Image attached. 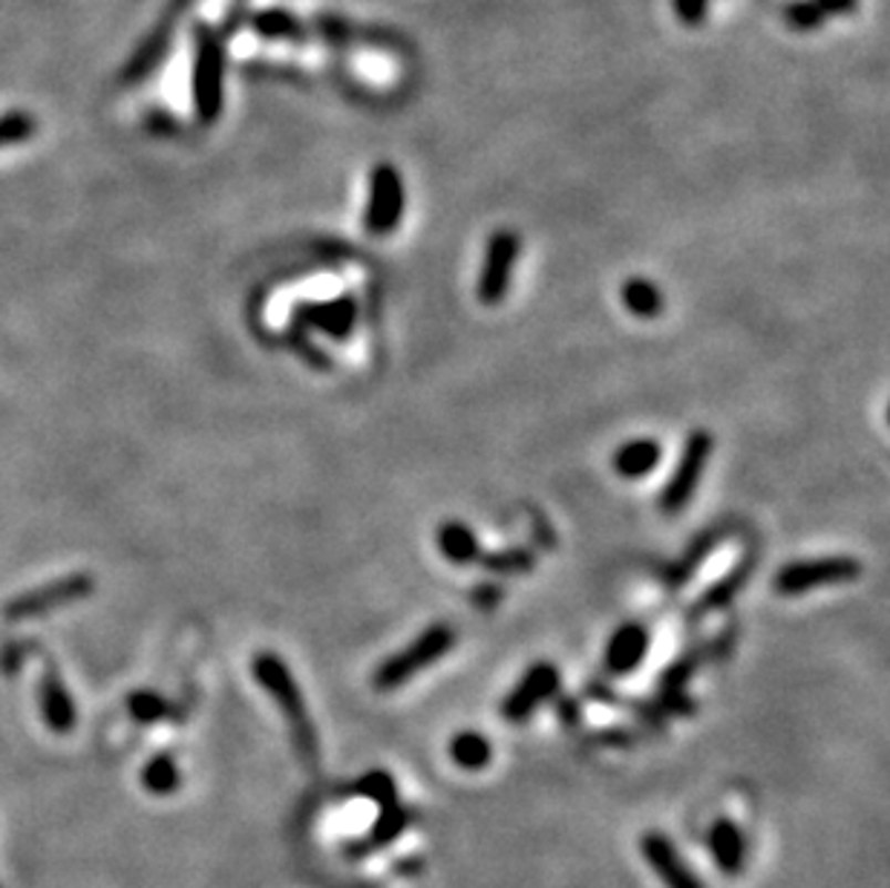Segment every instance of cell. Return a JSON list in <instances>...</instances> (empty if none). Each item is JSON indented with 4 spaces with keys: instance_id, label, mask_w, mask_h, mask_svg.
I'll use <instances>...</instances> for the list:
<instances>
[{
    "instance_id": "obj_1",
    "label": "cell",
    "mask_w": 890,
    "mask_h": 888,
    "mask_svg": "<svg viewBox=\"0 0 890 888\" xmlns=\"http://www.w3.org/2000/svg\"><path fill=\"white\" fill-rule=\"evenodd\" d=\"M253 678L257 684L277 701V706L282 710L286 721H289V730L294 735L297 753L303 758L306 765H318V730L309 721V710H306L303 692L297 686L294 675L289 672V667L280 661L271 652H262V655L253 658Z\"/></svg>"
},
{
    "instance_id": "obj_2",
    "label": "cell",
    "mask_w": 890,
    "mask_h": 888,
    "mask_svg": "<svg viewBox=\"0 0 890 888\" xmlns=\"http://www.w3.org/2000/svg\"><path fill=\"white\" fill-rule=\"evenodd\" d=\"M453 647H456V629L447 627V623L427 627L410 647L399 649L395 655L377 663L375 675H372V686L381 692L399 690L406 681H413L421 670H427V667L442 661Z\"/></svg>"
},
{
    "instance_id": "obj_3",
    "label": "cell",
    "mask_w": 890,
    "mask_h": 888,
    "mask_svg": "<svg viewBox=\"0 0 890 888\" xmlns=\"http://www.w3.org/2000/svg\"><path fill=\"white\" fill-rule=\"evenodd\" d=\"M194 113L203 124H214L225 107V47L210 27L199 23L194 35Z\"/></svg>"
},
{
    "instance_id": "obj_4",
    "label": "cell",
    "mask_w": 890,
    "mask_h": 888,
    "mask_svg": "<svg viewBox=\"0 0 890 888\" xmlns=\"http://www.w3.org/2000/svg\"><path fill=\"white\" fill-rule=\"evenodd\" d=\"M861 575V562L856 557H821V560H796L778 568L773 586L784 598H796L807 591L841 586Z\"/></svg>"
},
{
    "instance_id": "obj_5",
    "label": "cell",
    "mask_w": 890,
    "mask_h": 888,
    "mask_svg": "<svg viewBox=\"0 0 890 888\" xmlns=\"http://www.w3.org/2000/svg\"><path fill=\"white\" fill-rule=\"evenodd\" d=\"M712 444H715L712 442V433H706V430H695V433L686 438L681 460L674 465L666 488H663V494H660L658 499V505L666 510V514H677V510L686 508L689 499L695 496L697 482H701L703 471L710 465Z\"/></svg>"
},
{
    "instance_id": "obj_6",
    "label": "cell",
    "mask_w": 890,
    "mask_h": 888,
    "mask_svg": "<svg viewBox=\"0 0 890 888\" xmlns=\"http://www.w3.org/2000/svg\"><path fill=\"white\" fill-rule=\"evenodd\" d=\"M404 217V179L399 168L390 162H381L372 171L370 179V203L363 214V228L375 237H386L399 228Z\"/></svg>"
},
{
    "instance_id": "obj_7",
    "label": "cell",
    "mask_w": 890,
    "mask_h": 888,
    "mask_svg": "<svg viewBox=\"0 0 890 888\" xmlns=\"http://www.w3.org/2000/svg\"><path fill=\"white\" fill-rule=\"evenodd\" d=\"M93 589H95V580L90 575L61 577V580L50 582V586H44V589L23 591V595H18V598L9 600V603L3 606V618L7 620L41 618V615L55 612V609H61V606L90 598Z\"/></svg>"
},
{
    "instance_id": "obj_8",
    "label": "cell",
    "mask_w": 890,
    "mask_h": 888,
    "mask_svg": "<svg viewBox=\"0 0 890 888\" xmlns=\"http://www.w3.org/2000/svg\"><path fill=\"white\" fill-rule=\"evenodd\" d=\"M521 251V240L519 234L510 231V228H499L493 231L490 242H487V255H485V266H482V275H478V300L487 303V307H496L501 303L510 289V277H514L516 260H519Z\"/></svg>"
},
{
    "instance_id": "obj_9",
    "label": "cell",
    "mask_w": 890,
    "mask_h": 888,
    "mask_svg": "<svg viewBox=\"0 0 890 888\" xmlns=\"http://www.w3.org/2000/svg\"><path fill=\"white\" fill-rule=\"evenodd\" d=\"M559 690V670L553 663L539 661L534 663L525 675L519 678V684L507 692V699L501 701V715L514 724H521L525 719L539 710L548 699H553Z\"/></svg>"
},
{
    "instance_id": "obj_10",
    "label": "cell",
    "mask_w": 890,
    "mask_h": 888,
    "mask_svg": "<svg viewBox=\"0 0 890 888\" xmlns=\"http://www.w3.org/2000/svg\"><path fill=\"white\" fill-rule=\"evenodd\" d=\"M188 7H190V0H170V3H167L165 16L159 18L156 27H153L151 35L142 41L138 52L133 55V61L127 64V70H124V81L138 84L142 79H147V73H151L153 66L162 61V55H165L167 41H170V32L176 30V23H179V18L185 16V9Z\"/></svg>"
},
{
    "instance_id": "obj_11",
    "label": "cell",
    "mask_w": 890,
    "mask_h": 888,
    "mask_svg": "<svg viewBox=\"0 0 890 888\" xmlns=\"http://www.w3.org/2000/svg\"><path fill=\"white\" fill-rule=\"evenodd\" d=\"M640 848H643L645 863L652 866V871L658 874L660 882L666 888H703L701 880L695 877V871L683 863L677 848L669 843L666 834H658V830L645 834Z\"/></svg>"
},
{
    "instance_id": "obj_12",
    "label": "cell",
    "mask_w": 890,
    "mask_h": 888,
    "mask_svg": "<svg viewBox=\"0 0 890 888\" xmlns=\"http://www.w3.org/2000/svg\"><path fill=\"white\" fill-rule=\"evenodd\" d=\"M649 643H652V634L643 623L638 620H629L620 629H614V634L606 643V670L611 675H629L643 663L645 652H649Z\"/></svg>"
},
{
    "instance_id": "obj_13",
    "label": "cell",
    "mask_w": 890,
    "mask_h": 888,
    "mask_svg": "<svg viewBox=\"0 0 890 888\" xmlns=\"http://www.w3.org/2000/svg\"><path fill=\"white\" fill-rule=\"evenodd\" d=\"M297 321L303 327H318L332 338H349L352 327L358 321V307L352 295H343L338 300H327V303H309L297 312Z\"/></svg>"
},
{
    "instance_id": "obj_14",
    "label": "cell",
    "mask_w": 890,
    "mask_h": 888,
    "mask_svg": "<svg viewBox=\"0 0 890 888\" xmlns=\"http://www.w3.org/2000/svg\"><path fill=\"white\" fill-rule=\"evenodd\" d=\"M41 710H44V721L52 733H70L75 727L73 695L52 667H46L44 678H41Z\"/></svg>"
},
{
    "instance_id": "obj_15",
    "label": "cell",
    "mask_w": 890,
    "mask_h": 888,
    "mask_svg": "<svg viewBox=\"0 0 890 888\" xmlns=\"http://www.w3.org/2000/svg\"><path fill=\"white\" fill-rule=\"evenodd\" d=\"M710 851L715 857V866L724 874H741L746 866V837L744 830L732 819H717L710 828Z\"/></svg>"
},
{
    "instance_id": "obj_16",
    "label": "cell",
    "mask_w": 890,
    "mask_h": 888,
    "mask_svg": "<svg viewBox=\"0 0 890 888\" xmlns=\"http://www.w3.org/2000/svg\"><path fill=\"white\" fill-rule=\"evenodd\" d=\"M660 460H663V447H660L658 438H629L611 456V467L623 479H640V476L652 474L654 467L660 465Z\"/></svg>"
},
{
    "instance_id": "obj_17",
    "label": "cell",
    "mask_w": 890,
    "mask_h": 888,
    "mask_svg": "<svg viewBox=\"0 0 890 888\" xmlns=\"http://www.w3.org/2000/svg\"><path fill=\"white\" fill-rule=\"evenodd\" d=\"M438 551L456 566H470L482 557V546L478 537L473 534L470 525L464 523H444L438 528Z\"/></svg>"
},
{
    "instance_id": "obj_18",
    "label": "cell",
    "mask_w": 890,
    "mask_h": 888,
    "mask_svg": "<svg viewBox=\"0 0 890 888\" xmlns=\"http://www.w3.org/2000/svg\"><path fill=\"white\" fill-rule=\"evenodd\" d=\"M620 295H623L625 309H629L634 318H643V321L658 318V314L663 312V303H666L663 291H660L649 277H629Z\"/></svg>"
},
{
    "instance_id": "obj_19",
    "label": "cell",
    "mask_w": 890,
    "mask_h": 888,
    "mask_svg": "<svg viewBox=\"0 0 890 888\" xmlns=\"http://www.w3.org/2000/svg\"><path fill=\"white\" fill-rule=\"evenodd\" d=\"M449 758L464 771H482V767L490 765L493 758L490 739L476 733V730H464L449 742Z\"/></svg>"
},
{
    "instance_id": "obj_20",
    "label": "cell",
    "mask_w": 890,
    "mask_h": 888,
    "mask_svg": "<svg viewBox=\"0 0 890 888\" xmlns=\"http://www.w3.org/2000/svg\"><path fill=\"white\" fill-rule=\"evenodd\" d=\"M253 30H257V35L271 38V41H300L303 38V23L286 9H266L260 16H253Z\"/></svg>"
},
{
    "instance_id": "obj_21",
    "label": "cell",
    "mask_w": 890,
    "mask_h": 888,
    "mask_svg": "<svg viewBox=\"0 0 890 888\" xmlns=\"http://www.w3.org/2000/svg\"><path fill=\"white\" fill-rule=\"evenodd\" d=\"M142 782H145V787L151 791V794L156 796H167L174 794L176 787L182 785V773L179 767H176V762L167 753H159V756H153L151 762L145 765V771H142Z\"/></svg>"
},
{
    "instance_id": "obj_22",
    "label": "cell",
    "mask_w": 890,
    "mask_h": 888,
    "mask_svg": "<svg viewBox=\"0 0 890 888\" xmlns=\"http://www.w3.org/2000/svg\"><path fill=\"white\" fill-rule=\"evenodd\" d=\"M406 823H410V816H406V810L401 808L399 802L381 808V816H377L375 825H372L370 839L361 845V851H370V848H381V845L392 843V839L399 837L401 830L406 828Z\"/></svg>"
},
{
    "instance_id": "obj_23",
    "label": "cell",
    "mask_w": 890,
    "mask_h": 888,
    "mask_svg": "<svg viewBox=\"0 0 890 888\" xmlns=\"http://www.w3.org/2000/svg\"><path fill=\"white\" fill-rule=\"evenodd\" d=\"M746 575H749V562H744V566L735 568V571L726 575L724 580H717L715 586H712V589L695 603V615L712 612V609H721V606H729V600L735 598V595L741 591V586H744Z\"/></svg>"
},
{
    "instance_id": "obj_24",
    "label": "cell",
    "mask_w": 890,
    "mask_h": 888,
    "mask_svg": "<svg viewBox=\"0 0 890 888\" xmlns=\"http://www.w3.org/2000/svg\"><path fill=\"white\" fill-rule=\"evenodd\" d=\"M478 560H482V566L487 571H496V575H521V571H530L536 562L534 554L525 551V548H505V551L482 554Z\"/></svg>"
},
{
    "instance_id": "obj_25",
    "label": "cell",
    "mask_w": 890,
    "mask_h": 888,
    "mask_svg": "<svg viewBox=\"0 0 890 888\" xmlns=\"http://www.w3.org/2000/svg\"><path fill=\"white\" fill-rule=\"evenodd\" d=\"M35 127H38L35 118H32L30 113H23V110H9V113H3V116H0V151H3V147L21 145V142L32 138Z\"/></svg>"
},
{
    "instance_id": "obj_26",
    "label": "cell",
    "mask_w": 890,
    "mask_h": 888,
    "mask_svg": "<svg viewBox=\"0 0 890 888\" xmlns=\"http://www.w3.org/2000/svg\"><path fill=\"white\" fill-rule=\"evenodd\" d=\"M358 794H363L366 799L377 802L381 808L386 805H395L399 802V791H395V782H392L390 773L384 771H372L366 773L361 782H358Z\"/></svg>"
},
{
    "instance_id": "obj_27",
    "label": "cell",
    "mask_w": 890,
    "mask_h": 888,
    "mask_svg": "<svg viewBox=\"0 0 890 888\" xmlns=\"http://www.w3.org/2000/svg\"><path fill=\"white\" fill-rule=\"evenodd\" d=\"M127 710L133 713V719L142 721V724H153V721H162L167 713H170V706L165 704V699L162 695H156V692H133L131 699H127Z\"/></svg>"
},
{
    "instance_id": "obj_28",
    "label": "cell",
    "mask_w": 890,
    "mask_h": 888,
    "mask_svg": "<svg viewBox=\"0 0 890 888\" xmlns=\"http://www.w3.org/2000/svg\"><path fill=\"white\" fill-rule=\"evenodd\" d=\"M825 12L818 7L816 0H804V3H789L787 7V21L796 27V30H813L818 23L825 21Z\"/></svg>"
},
{
    "instance_id": "obj_29",
    "label": "cell",
    "mask_w": 890,
    "mask_h": 888,
    "mask_svg": "<svg viewBox=\"0 0 890 888\" xmlns=\"http://www.w3.org/2000/svg\"><path fill=\"white\" fill-rule=\"evenodd\" d=\"M715 546V539H701V543H697L695 548H692V554H689L686 560L681 562V566L674 568V575H672V586H681V580H686L689 575H692V571H695L697 566H701V560H703V554H710V548Z\"/></svg>"
},
{
    "instance_id": "obj_30",
    "label": "cell",
    "mask_w": 890,
    "mask_h": 888,
    "mask_svg": "<svg viewBox=\"0 0 890 888\" xmlns=\"http://www.w3.org/2000/svg\"><path fill=\"white\" fill-rule=\"evenodd\" d=\"M706 3L710 0H674V12L686 23H697L706 16Z\"/></svg>"
},
{
    "instance_id": "obj_31",
    "label": "cell",
    "mask_w": 890,
    "mask_h": 888,
    "mask_svg": "<svg viewBox=\"0 0 890 888\" xmlns=\"http://www.w3.org/2000/svg\"><path fill=\"white\" fill-rule=\"evenodd\" d=\"M501 600V589L496 586V582H485V586H478L476 591H473V603L482 606V609H493V606L499 603Z\"/></svg>"
},
{
    "instance_id": "obj_32",
    "label": "cell",
    "mask_w": 890,
    "mask_h": 888,
    "mask_svg": "<svg viewBox=\"0 0 890 888\" xmlns=\"http://www.w3.org/2000/svg\"><path fill=\"white\" fill-rule=\"evenodd\" d=\"M816 3L821 7L825 16H830V12H850L856 7V0H816Z\"/></svg>"
}]
</instances>
